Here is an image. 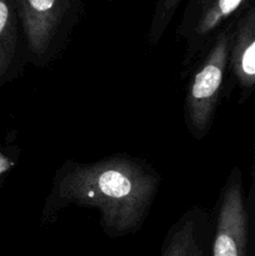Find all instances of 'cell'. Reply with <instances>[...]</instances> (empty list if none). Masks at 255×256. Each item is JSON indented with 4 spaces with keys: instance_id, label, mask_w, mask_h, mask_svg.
<instances>
[{
    "instance_id": "4",
    "label": "cell",
    "mask_w": 255,
    "mask_h": 256,
    "mask_svg": "<svg viewBox=\"0 0 255 256\" xmlns=\"http://www.w3.org/2000/svg\"><path fill=\"white\" fill-rule=\"evenodd\" d=\"M249 0H186L176 26V39L184 46L182 76L186 78L192 65L212 40L244 9Z\"/></svg>"
},
{
    "instance_id": "7",
    "label": "cell",
    "mask_w": 255,
    "mask_h": 256,
    "mask_svg": "<svg viewBox=\"0 0 255 256\" xmlns=\"http://www.w3.org/2000/svg\"><path fill=\"white\" fill-rule=\"evenodd\" d=\"M210 218L202 206L185 210L170 226L160 256H204V239Z\"/></svg>"
},
{
    "instance_id": "10",
    "label": "cell",
    "mask_w": 255,
    "mask_h": 256,
    "mask_svg": "<svg viewBox=\"0 0 255 256\" xmlns=\"http://www.w3.org/2000/svg\"><path fill=\"white\" fill-rule=\"evenodd\" d=\"M15 165L14 160H12V158H9L8 155L0 152V176L4 175L5 172H9L12 166Z\"/></svg>"
},
{
    "instance_id": "2",
    "label": "cell",
    "mask_w": 255,
    "mask_h": 256,
    "mask_svg": "<svg viewBox=\"0 0 255 256\" xmlns=\"http://www.w3.org/2000/svg\"><path fill=\"white\" fill-rule=\"evenodd\" d=\"M28 59L46 68L59 59L85 15L82 0H14Z\"/></svg>"
},
{
    "instance_id": "6",
    "label": "cell",
    "mask_w": 255,
    "mask_h": 256,
    "mask_svg": "<svg viewBox=\"0 0 255 256\" xmlns=\"http://www.w3.org/2000/svg\"><path fill=\"white\" fill-rule=\"evenodd\" d=\"M229 72L235 84L248 96L255 92V0L228 24Z\"/></svg>"
},
{
    "instance_id": "1",
    "label": "cell",
    "mask_w": 255,
    "mask_h": 256,
    "mask_svg": "<svg viewBox=\"0 0 255 256\" xmlns=\"http://www.w3.org/2000/svg\"><path fill=\"white\" fill-rule=\"evenodd\" d=\"M160 175L149 162L114 154L89 162L65 160L52 178L42 222L52 224L75 205L99 212L100 226L110 238L142 229L159 192Z\"/></svg>"
},
{
    "instance_id": "5",
    "label": "cell",
    "mask_w": 255,
    "mask_h": 256,
    "mask_svg": "<svg viewBox=\"0 0 255 256\" xmlns=\"http://www.w3.org/2000/svg\"><path fill=\"white\" fill-rule=\"evenodd\" d=\"M248 220L242 172L235 168L220 192L212 256H246Z\"/></svg>"
},
{
    "instance_id": "9",
    "label": "cell",
    "mask_w": 255,
    "mask_h": 256,
    "mask_svg": "<svg viewBox=\"0 0 255 256\" xmlns=\"http://www.w3.org/2000/svg\"><path fill=\"white\" fill-rule=\"evenodd\" d=\"M184 0H155L152 20L148 29V44L155 46L162 42L165 32L172 24L178 9Z\"/></svg>"
},
{
    "instance_id": "8",
    "label": "cell",
    "mask_w": 255,
    "mask_h": 256,
    "mask_svg": "<svg viewBox=\"0 0 255 256\" xmlns=\"http://www.w3.org/2000/svg\"><path fill=\"white\" fill-rule=\"evenodd\" d=\"M20 29L14 0H0V84L9 79L20 60Z\"/></svg>"
},
{
    "instance_id": "3",
    "label": "cell",
    "mask_w": 255,
    "mask_h": 256,
    "mask_svg": "<svg viewBox=\"0 0 255 256\" xmlns=\"http://www.w3.org/2000/svg\"><path fill=\"white\" fill-rule=\"evenodd\" d=\"M229 74L228 26L216 35L188 74L184 98V122L195 140H202L212 126Z\"/></svg>"
}]
</instances>
